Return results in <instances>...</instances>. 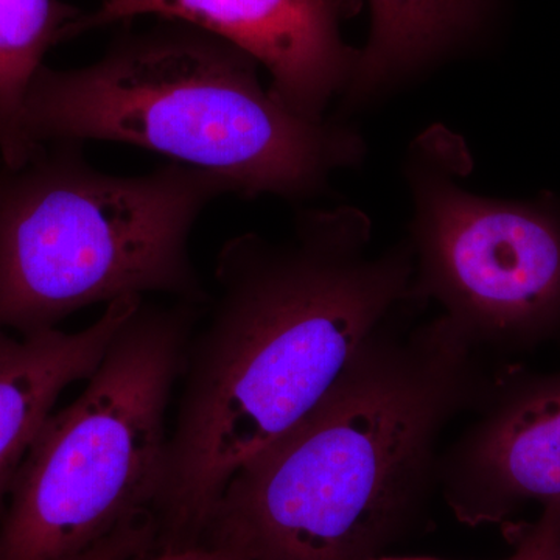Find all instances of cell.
Segmentation results:
<instances>
[{
	"instance_id": "9c48e42d",
	"label": "cell",
	"mask_w": 560,
	"mask_h": 560,
	"mask_svg": "<svg viewBox=\"0 0 560 560\" xmlns=\"http://www.w3.org/2000/svg\"><path fill=\"white\" fill-rule=\"evenodd\" d=\"M143 298H121L80 331L0 329V517L22 460L55 404L70 385L88 381Z\"/></svg>"
},
{
	"instance_id": "7a4b0ae2",
	"label": "cell",
	"mask_w": 560,
	"mask_h": 560,
	"mask_svg": "<svg viewBox=\"0 0 560 560\" xmlns=\"http://www.w3.org/2000/svg\"><path fill=\"white\" fill-rule=\"evenodd\" d=\"M397 315L304 419L235 471L200 545L235 560H366L377 548L478 389L459 330L441 315L399 329Z\"/></svg>"
},
{
	"instance_id": "9a60e30c",
	"label": "cell",
	"mask_w": 560,
	"mask_h": 560,
	"mask_svg": "<svg viewBox=\"0 0 560 560\" xmlns=\"http://www.w3.org/2000/svg\"><path fill=\"white\" fill-rule=\"evenodd\" d=\"M382 560H433V559H382Z\"/></svg>"
},
{
	"instance_id": "5bb4252c",
	"label": "cell",
	"mask_w": 560,
	"mask_h": 560,
	"mask_svg": "<svg viewBox=\"0 0 560 560\" xmlns=\"http://www.w3.org/2000/svg\"><path fill=\"white\" fill-rule=\"evenodd\" d=\"M131 560H235L228 552L208 545L179 548V550H154Z\"/></svg>"
},
{
	"instance_id": "52a82bcc",
	"label": "cell",
	"mask_w": 560,
	"mask_h": 560,
	"mask_svg": "<svg viewBox=\"0 0 560 560\" xmlns=\"http://www.w3.org/2000/svg\"><path fill=\"white\" fill-rule=\"evenodd\" d=\"M364 0H103L81 16L77 35L119 21L158 16L228 40L259 62L270 88L305 119L323 120L348 88L360 49L342 25Z\"/></svg>"
},
{
	"instance_id": "277c9868",
	"label": "cell",
	"mask_w": 560,
	"mask_h": 560,
	"mask_svg": "<svg viewBox=\"0 0 560 560\" xmlns=\"http://www.w3.org/2000/svg\"><path fill=\"white\" fill-rule=\"evenodd\" d=\"M81 145L47 143L21 167L0 164L2 330L55 329L81 308L151 293L205 301L191 230L230 184L176 162L109 175Z\"/></svg>"
},
{
	"instance_id": "2e32d148",
	"label": "cell",
	"mask_w": 560,
	"mask_h": 560,
	"mask_svg": "<svg viewBox=\"0 0 560 560\" xmlns=\"http://www.w3.org/2000/svg\"><path fill=\"white\" fill-rule=\"evenodd\" d=\"M555 560H560V551L558 552V556H556Z\"/></svg>"
},
{
	"instance_id": "5b68a950",
	"label": "cell",
	"mask_w": 560,
	"mask_h": 560,
	"mask_svg": "<svg viewBox=\"0 0 560 560\" xmlns=\"http://www.w3.org/2000/svg\"><path fill=\"white\" fill-rule=\"evenodd\" d=\"M198 305H145L75 400L47 418L0 517V560H68L153 514Z\"/></svg>"
},
{
	"instance_id": "4fadbf2b",
	"label": "cell",
	"mask_w": 560,
	"mask_h": 560,
	"mask_svg": "<svg viewBox=\"0 0 560 560\" xmlns=\"http://www.w3.org/2000/svg\"><path fill=\"white\" fill-rule=\"evenodd\" d=\"M559 551L560 504H550L508 560H555Z\"/></svg>"
},
{
	"instance_id": "6da1fadb",
	"label": "cell",
	"mask_w": 560,
	"mask_h": 560,
	"mask_svg": "<svg viewBox=\"0 0 560 560\" xmlns=\"http://www.w3.org/2000/svg\"><path fill=\"white\" fill-rule=\"evenodd\" d=\"M190 338L153 517L158 550L197 547L235 471L293 429L383 324L415 302L408 241L372 249L355 206L301 209L283 241L224 243Z\"/></svg>"
},
{
	"instance_id": "3957f363",
	"label": "cell",
	"mask_w": 560,
	"mask_h": 560,
	"mask_svg": "<svg viewBox=\"0 0 560 560\" xmlns=\"http://www.w3.org/2000/svg\"><path fill=\"white\" fill-rule=\"evenodd\" d=\"M259 73V62L228 40L165 21L84 68L44 66L25 130L35 147L105 140L156 151L220 176L243 198L313 200L335 173L363 164L359 128L331 114L305 119Z\"/></svg>"
},
{
	"instance_id": "8992f818",
	"label": "cell",
	"mask_w": 560,
	"mask_h": 560,
	"mask_svg": "<svg viewBox=\"0 0 560 560\" xmlns=\"http://www.w3.org/2000/svg\"><path fill=\"white\" fill-rule=\"evenodd\" d=\"M463 136L434 124L401 161L410 194L415 301H434L474 346H521L560 329V202L467 189Z\"/></svg>"
},
{
	"instance_id": "30bf717a",
	"label": "cell",
	"mask_w": 560,
	"mask_h": 560,
	"mask_svg": "<svg viewBox=\"0 0 560 560\" xmlns=\"http://www.w3.org/2000/svg\"><path fill=\"white\" fill-rule=\"evenodd\" d=\"M371 31L335 117L350 120L471 49L497 0H368Z\"/></svg>"
},
{
	"instance_id": "ba28073f",
	"label": "cell",
	"mask_w": 560,
	"mask_h": 560,
	"mask_svg": "<svg viewBox=\"0 0 560 560\" xmlns=\"http://www.w3.org/2000/svg\"><path fill=\"white\" fill-rule=\"evenodd\" d=\"M463 510L560 504V374L523 383L471 431L447 470Z\"/></svg>"
},
{
	"instance_id": "8fae6325",
	"label": "cell",
	"mask_w": 560,
	"mask_h": 560,
	"mask_svg": "<svg viewBox=\"0 0 560 560\" xmlns=\"http://www.w3.org/2000/svg\"><path fill=\"white\" fill-rule=\"evenodd\" d=\"M83 16L61 0H0V164L18 168L39 150L25 130L32 83L51 47L77 36Z\"/></svg>"
},
{
	"instance_id": "7c38bea8",
	"label": "cell",
	"mask_w": 560,
	"mask_h": 560,
	"mask_svg": "<svg viewBox=\"0 0 560 560\" xmlns=\"http://www.w3.org/2000/svg\"><path fill=\"white\" fill-rule=\"evenodd\" d=\"M156 522L151 515H143L68 560H131L156 550Z\"/></svg>"
}]
</instances>
